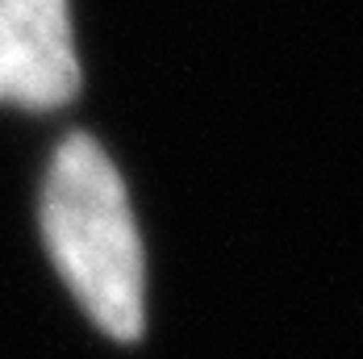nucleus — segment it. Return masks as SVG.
Here are the masks:
<instances>
[{"instance_id": "1", "label": "nucleus", "mask_w": 363, "mask_h": 359, "mask_svg": "<svg viewBox=\"0 0 363 359\" xmlns=\"http://www.w3.org/2000/svg\"><path fill=\"white\" fill-rule=\"evenodd\" d=\"M42 234L59 276L109 338L143 334L146 263L134 209L113 159L88 134L55 150L42 188Z\"/></svg>"}, {"instance_id": "2", "label": "nucleus", "mask_w": 363, "mask_h": 359, "mask_svg": "<svg viewBox=\"0 0 363 359\" xmlns=\"http://www.w3.org/2000/svg\"><path fill=\"white\" fill-rule=\"evenodd\" d=\"M75 92L72 0H0V105L46 113Z\"/></svg>"}]
</instances>
